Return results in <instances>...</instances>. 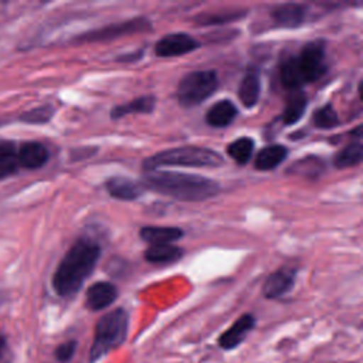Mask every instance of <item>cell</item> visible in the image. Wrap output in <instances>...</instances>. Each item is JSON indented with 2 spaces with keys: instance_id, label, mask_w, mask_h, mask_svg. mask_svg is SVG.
Returning <instances> with one entry per match:
<instances>
[{
  "instance_id": "1",
  "label": "cell",
  "mask_w": 363,
  "mask_h": 363,
  "mask_svg": "<svg viewBox=\"0 0 363 363\" xmlns=\"http://www.w3.org/2000/svg\"><path fill=\"white\" fill-rule=\"evenodd\" d=\"M99 257L101 247L95 240L78 238L65 252L52 275V288L57 295L62 298L75 295L95 269Z\"/></svg>"
},
{
  "instance_id": "2",
  "label": "cell",
  "mask_w": 363,
  "mask_h": 363,
  "mask_svg": "<svg viewBox=\"0 0 363 363\" xmlns=\"http://www.w3.org/2000/svg\"><path fill=\"white\" fill-rule=\"evenodd\" d=\"M140 184L143 189H149L182 201H203L217 196L221 189L213 179L200 174L166 170L145 172Z\"/></svg>"
},
{
  "instance_id": "3",
  "label": "cell",
  "mask_w": 363,
  "mask_h": 363,
  "mask_svg": "<svg viewBox=\"0 0 363 363\" xmlns=\"http://www.w3.org/2000/svg\"><path fill=\"white\" fill-rule=\"evenodd\" d=\"M224 164L223 156L208 147L184 146L167 149L155 153L143 160V170H157L163 166H186V167H218Z\"/></svg>"
},
{
  "instance_id": "4",
  "label": "cell",
  "mask_w": 363,
  "mask_h": 363,
  "mask_svg": "<svg viewBox=\"0 0 363 363\" xmlns=\"http://www.w3.org/2000/svg\"><path fill=\"white\" fill-rule=\"evenodd\" d=\"M129 318L126 311L122 308L113 309L112 312L104 315L95 328V336L89 352L91 362L98 360L112 349L121 346L126 339Z\"/></svg>"
},
{
  "instance_id": "5",
  "label": "cell",
  "mask_w": 363,
  "mask_h": 363,
  "mask_svg": "<svg viewBox=\"0 0 363 363\" xmlns=\"http://www.w3.org/2000/svg\"><path fill=\"white\" fill-rule=\"evenodd\" d=\"M217 85L218 79L214 71H193L180 79L176 95L180 105L190 108L211 96Z\"/></svg>"
},
{
  "instance_id": "6",
  "label": "cell",
  "mask_w": 363,
  "mask_h": 363,
  "mask_svg": "<svg viewBox=\"0 0 363 363\" xmlns=\"http://www.w3.org/2000/svg\"><path fill=\"white\" fill-rule=\"evenodd\" d=\"M326 44L323 40L306 43L301 52L295 57V64L303 84L318 81L328 69L326 65Z\"/></svg>"
},
{
  "instance_id": "7",
  "label": "cell",
  "mask_w": 363,
  "mask_h": 363,
  "mask_svg": "<svg viewBox=\"0 0 363 363\" xmlns=\"http://www.w3.org/2000/svg\"><path fill=\"white\" fill-rule=\"evenodd\" d=\"M150 30V21L143 17L126 20L122 23H113L92 31H88L82 35H78L75 41L78 43H95V41H106V40H113L119 38L123 35H130L136 33H145Z\"/></svg>"
},
{
  "instance_id": "8",
  "label": "cell",
  "mask_w": 363,
  "mask_h": 363,
  "mask_svg": "<svg viewBox=\"0 0 363 363\" xmlns=\"http://www.w3.org/2000/svg\"><path fill=\"white\" fill-rule=\"evenodd\" d=\"M200 47V43L187 33H173L160 38L155 45L159 57H177L191 52Z\"/></svg>"
},
{
  "instance_id": "9",
  "label": "cell",
  "mask_w": 363,
  "mask_h": 363,
  "mask_svg": "<svg viewBox=\"0 0 363 363\" xmlns=\"http://www.w3.org/2000/svg\"><path fill=\"white\" fill-rule=\"evenodd\" d=\"M295 277H296V271L295 268H289V267H282L279 269H277L275 272H272L262 288V294L265 298L269 299H275V298H281L285 294H288L294 284H295Z\"/></svg>"
},
{
  "instance_id": "10",
  "label": "cell",
  "mask_w": 363,
  "mask_h": 363,
  "mask_svg": "<svg viewBox=\"0 0 363 363\" xmlns=\"http://www.w3.org/2000/svg\"><path fill=\"white\" fill-rule=\"evenodd\" d=\"M306 9L298 3L278 4L271 10L274 24L281 28H296L305 21Z\"/></svg>"
},
{
  "instance_id": "11",
  "label": "cell",
  "mask_w": 363,
  "mask_h": 363,
  "mask_svg": "<svg viewBox=\"0 0 363 363\" xmlns=\"http://www.w3.org/2000/svg\"><path fill=\"white\" fill-rule=\"evenodd\" d=\"M118 296V289L111 282H95L91 285L85 295V305L91 311H102Z\"/></svg>"
},
{
  "instance_id": "12",
  "label": "cell",
  "mask_w": 363,
  "mask_h": 363,
  "mask_svg": "<svg viewBox=\"0 0 363 363\" xmlns=\"http://www.w3.org/2000/svg\"><path fill=\"white\" fill-rule=\"evenodd\" d=\"M255 319L251 313H245L241 318H238L218 339V345L223 349H234L237 347L248 335V332L254 328Z\"/></svg>"
},
{
  "instance_id": "13",
  "label": "cell",
  "mask_w": 363,
  "mask_h": 363,
  "mask_svg": "<svg viewBox=\"0 0 363 363\" xmlns=\"http://www.w3.org/2000/svg\"><path fill=\"white\" fill-rule=\"evenodd\" d=\"M48 150L40 142H26L17 149L20 167L35 170L43 167L48 160Z\"/></svg>"
},
{
  "instance_id": "14",
  "label": "cell",
  "mask_w": 363,
  "mask_h": 363,
  "mask_svg": "<svg viewBox=\"0 0 363 363\" xmlns=\"http://www.w3.org/2000/svg\"><path fill=\"white\" fill-rule=\"evenodd\" d=\"M108 193L118 200H135L143 193L140 182H135L125 176L109 177L105 183Z\"/></svg>"
},
{
  "instance_id": "15",
  "label": "cell",
  "mask_w": 363,
  "mask_h": 363,
  "mask_svg": "<svg viewBox=\"0 0 363 363\" xmlns=\"http://www.w3.org/2000/svg\"><path fill=\"white\" fill-rule=\"evenodd\" d=\"M259 92H261V82H259L258 69L248 68L238 88V96L241 104L245 108H252L258 102Z\"/></svg>"
},
{
  "instance_id": "16",
  "label": "cell",
  "mask_w": 363,
  "mask_h": 363,
  "mask_svg": "<svg viewBox=\"0 0 363 363\" xmlns=\"http://www.w3.org/2000/svg\"><path fill=\"white\" fill-rule=\"evenodd\" d=\"M237 113V106L231 101L221 99L207 111L206 121L213 128H225L235 119Z\"/></svg>"
},
{
  "instance_id": "17",
  "label": "cell",
  "mask_w": 363,
  "mask_h": 363,
  "mask_svg": "<svg viewBox=\"0 0 363 363\" xmlns=\"http://www.w3.org/2000/svg\"><path fill=\"white\" fill-rule=\"evenodd\" d=\"M140 238L152 245H162V244H172L183 237V230L177 227H155L146 225L140 231Z\"/></svg>"
},
{
  "instance_id": "18",
  "label": "cell",
  "mask_w": 363,
  "mask_h": 363,
  "mask_svg": "<svg viewBox=\"0 0 363 363\" xmlns=\"http://www.w3.org/2000/svg\"><path fill=\"white\" fill-rule=\"evenodd\" d=\"M288 155V149L282 145H269L258 152L254 166L258 170L267 172L278 167Z\"/></svg>"
},
{
  "instance_id": "19",
  "label": "cell",
  "mask_w": 363,
  "mask_h": 363,
  "mask_svg": "<svg viewBox=\"0 0 363 363\" xmlns=\"http://www.w3.org/2000/svg\"><path fill=\"white\" fill-rule=\"evenodd\" d=\"M143 257L150 264H172L183 257V250L172 244L150 245L143 252Z\"/></svg>"
},
{
  "instance_id": "20",
  "label": "cell",
  "mask_w": 363,
  "mask_h": 363,
  "mask_svg": "<svg viewBox=\"0 0 363 363\" xmlns=\"http://www.w3.org/2000/svg\"><path fill=\"white\" fill-rule=\"evenodd\" d=\"M306 105H308L306 96L302 91H299V89L291 91V95L288 96L286 105L282 112V122L285 125L296 123L303 116Z\"/></svg>"
},
{
  "instance_id": "21",
  "label": "cell",
  "mask_w": 363,
  "mask_h": 363,
  "mask_svg": "<svg viewBox=\"0 0 363 363\" xmlns=\"http://www.w3.org/2000/svg\"><path fill=\"white\" fill-rule=\"evenodd\" d=\"M156 98L153 95H145L130 101L126 105H118L111 111L112 119H119L129 113H150L155 109Z\"/></svg>"
},
{
  "instance_id": "22",
  "label": "cell",
  "mask_w": 363,
  "mask_h": 363,
  "mask_svg": "<svg viewBox=\"0 0 363 363\" xmlns=\"http://www.w3.org/2000/svg\"><path fill=\"white\" fill-rule=\"evenodd\" d=\"M17 147L10 142L0 143V179H6L18 170Z\"/></svg>"
},
{
  "instance_id": "23",
  "label": "cell",
  "mask_w": 363,
  "mask_h": 363,
  "mask_svg": "<svg viewBox=\"0 0 363 363\" xmlns=\"http://www.w3.org/2000/svg\"><path fill=\"white\" fill-rule=\"evenodd\" d=\"M362 157H363V147H362V143L357 140L345 146L342 150H339L335 155L333 164L336 169H346V167L359 164Z\"/></svg>"
},
{
  "instance_id": "24",
  "label": "cell",
  "mask_w": 363,
  "mask_h": 363,
  "mask_svg": "<svg viewBox=\"0 0 363 363\" xmlns=\"http://www.w3.org/2000/svg\"><path fill=\"white\" fill-rule=\"evenodd\" d=\"M252 152H254V140L250 138H240L227 146V153L238 164L248 163L252 156Z\"/></svg>"
},
{
  "instance_id": "25",
  "label": "cell",
  "mask_w": 363,
  "mask_h": 363,
  "mask_svg": "<svg viewBox=\"0 0 363 363\" xmlns=\"http://www.w3.org/2000/svg\"><path fill=\"white\" fill-rule=\"evenodd\" d=\"M323 162L319 157H302L296 163H294L289 169L288 173H295L303 177H316L319 176L320 172H323Z\"/></svg>"
},
{
  "instance_id": "26",
  "label": "cell",
  "mask_w": 363,
  "mask_h": 363,
  "mask_svg": "<svg viewBox=\"0 0 363 363\" xmlns=\"http://www.w3.org/2000/svg\"><path fill=\"white\" fill-rule=\"evenodd\" d=\"M339 122H340L339 116L330 104L320 106L312 115V123H313V126H316L319 129L335 128L339 125Z\"/></svg>"
},
{
  "instance_id": "27",
  "label": "cell",
  "mask_w": 363,
  "mask_h": 363,
  "mask_svg": "<svg viewBox=\"0 0 363 363\" xmlns=\"http://www.w3.org/2000/svg\"><path fill=\"white\" fill-rule=\"evenodd\" d=\"M54 113V109L52 106L50 105H43V106H38V108H34L28 112H26L20 121L23 122H27V123H45L51 119Z\"/></svg>"
},
{
  "instance_id": "28",
  "label": "cell",
  "mask_w": 363,
  "mask_h": 363,
  "mask_svg": "<svg viewBox=\"0 0 363 363\" xmlns=\"http://www.w3.org/2000/svg\"><path fill=\"white\" fill-rule=\"evenodd\" d=\"M244 14L240 13H227V14H203L199 16L196 20L199 21V24L203 26H210V24H221V23H227L230 20H235L240 18Z\"/></svg>"
},
{
  "instance_id": "29",
  "label": "cell",
  "mask_w": 363,
  "mask_h": 363,
  "mask_svg": "<svg viewBox=\"0 0 363 363\" xmlns=\"http://www.w3.org/2000/svg\"><path fill=\"white\" fill-rule=\"evenodd\" d=\"M75 342L74 340H69V342H65L62 345H60L55 350V357L60 360V362H67L72 357L74 352H75Z\"/></svg>"
},
{
  "instance_id": "30",
  "label": "cell",
  "mask_w": 363,
  "mask_h": 363,
  "mask_svg": "<svg viewBox=\"0 0 363 363\" xmlns=\"http://www.w3.org/2000/svg\"><path fill=\"white\" fill-rule=\"evenodd\" d=\"M3 347H4V339H3V337H0V353H1Z\"/></svg>"
}]
</instances>
